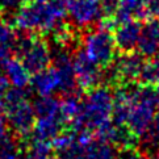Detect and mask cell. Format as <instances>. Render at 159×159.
<instances>
[{
    "mask_svg": "<svg viewBox=\"0 0 159 159\" xmlns=\"http://www.w3.org/2000/svg\"><path fill=\"white\" fill-rule=\"evenodd\" d=\"M67 13V3L63 0L25 4L17 9L13 17L15 26L21 32L48 34Z\"/></svg>",
    "mask_w": 159,
    "mask_h": 159,
    "instance_id": "1",
    "label": "cell"
},
{
    "mask_svg": "<svg viewBox=\"0 0 159 159\" xmlns=\"http://www.w3.org/2000/svg\"><path fill=\"white\" fill-rule=\"evenodd\" d=\"M113 108V92L111 86H98L86 92L82 101L80 122L83 128L96 130L109 120Z\"/></svg>",
    "mask_w": 159,
    "mask_h": 159,
    "instance_id": "2",
    "label": "cell"
},
{
    "mask_svg": "<svg viewBox=\"0 0 159 159\" xmlns=\"http://www.w3.org/2000/svg\"><path fill=\"white\" fill-rule=\"evenodd\" d=\"M83 49L103 70H107L117 59V46L115 37L109 30L99 29L87 33L83 38Z\"/></svg>",
    "mask_w": 159,
    "mask_h": 159,
    "instance_id": "3",
    "label": "cell"
},
{
    "mask_svg": "<svg viewBox=\"0 0 159 159\" xmlns=\"http://www.w3.org/2000/svg\"><path fill=\"white\" fill-rule=\"evenodd\" d=\"M72 65L75 71L78 87L84 93L100 86L103 80V69L89 58L84 49H76L72 55Z\"/></svg>",
    "mask_w": 159,
    "mask_h": 159,
    "instance_id": "4",
    "label": "cell"
},
{
    "mask_svg": "<svg viewBox=\"0 0 159 159\" xmlns=\"http://www.w3.org/2000/svg\"><path fill=\"white\" fill-rule=\"evenodd\" d=\"M143 66V57L139 53H121V57L115 61L109 69V79L112 86L135 83L139 79V74Z\"/></svg>",
    "mask_w": 159,
    "mask_h": 159,
    "instance_id": "5",
    "label": "cell"
},
{
    "mask_svg": "<svg viewBox=\"0 0 159 159\" xmlns=\"http://www.w3.org/2000/svg\"><path fill=\"white\" fill-rule=\"evenodd\" d=\"M5 113H7L9 128L16 137L20 139L29 138L37 121L34 108L29 101L26 100L24 103L11 108V109H7Z\"/></svg>",
    "mask_w": 159,
    "mask_h": 159,
    "instance_id": "6",
    "label": "cell"
},
{
    "mask_svg": "<svg viewBox=\"0 0 159 159\" xmlns=\"http://www.w3.org/2000/svg\"><path fill=\"white\" fill-rule=\"evenodd\" d=\"M67 12L72 24L82 29L103 17L100 0H67Z\"/></svg>",
    "mask_w": 159,
    "mask_h": 159,
    "instance_id": "7",
    "label": "cell"
},
{
    "mask_svg": "<svg viewBox=\"0 0 159 159\" xmlns=\"http://www.w3.org/2000/svg\"><path fill=\"white\" fill-rule=\"evenodd\" d=\"M155 108H157L155 103L142 100V99H138L132 105V109H130L128 121H126V126L139 139L145 134L146 130L149 129L152 120H154Z\"/></svg>",
    "mask_w": 159,
    "mask_h": 159,
    "instance_id": "8",
    "label": "cell"
},
{
    "mask_svg": "<svg viewBox=\"0 0 159 159\" xmlns=\"http://www.w3.org/2000/svg\"><path fill=\"white\" fill-rule=\"evenodd\" d=\"M53 66L58 71L59 75V92L62 95L75 93L78 83L75 78V71H74L72 57L67 53V49H62L53 55Z\"/></svg>",
    "mask_w": 159,
    "mask_h": 159,
    "instance_id": "9",
    "label": "cell"
},
{
    "mask_svg": "<svg viewBox=\"0 0 159 159\" xmlns=\"http://www.w3.org/2000/svg\"><path fill=\"white\" fill-rule=\"evenodd\" d=\"M141 22L139 20H126L120 22L113 30V37L117 50L120 53H130L137 49L141 34Z\"/></svg>",
    "mask_w": 159,
    "mask_h": 159,
    "instance_id": "10",
    "label": "cell"
},
{
    "mask_svg": "<svg viewBox=\"0 0 159 159\" xmlns=\"http://www.w3.org/2000/svg\"><path fill=\"white\" fill-rule=\"evenodd\" d=\"M137 49L143 58H152L159 53V19H147L142 25Z\"/></svg>",
    "mask_w": 159,
    "mask_h": 159,
    "instance_id": "11",
    "label": "cell"
},
{
    "mask_svg": "<svg viewBox=\"0 0 159 159\" xmlns=\"http://www.w3.org/2000/svg\"><path fill=\"white\" fill-rule=\"evenodd\" d=\"M59 75L54 66H50L48 69L34 74L32 78L33 89L38 93V96H50L55 91H59Z\"/></svg>",
    "mask_w": 159,
    "mask_h": 159,
    "instance_id": "12",
    "label": "cell"
},
{
    "mask_svg": "<svg viewBox=\"0 0 159 159\" xmlns=\"http://www.w3.org/2000/svg\"><path fill=\"white\" fill-rule=\"evenodd\" d=\"M82 115V101L74 93L63 95L59 105V116L67 128L78 129Z\"/></svg>",
    "mask_w": 159,
    "mask_h": 159,
    "instance_id": "13",
    "label": "cell"
},
{
    "mask_svg": "<svg viewBox=\"0 0 159 159\" xmlns=\"http://www.w3.org/2000/svg\"><path fill=\"white\" fill-rule=\"evenodd\" d=\"M3 69L5 70V75L13 87L25 88L29 86V83H32V74L20 58L16 57L9 58L3 65Z\"/></svg>",
    "mask_w": 159,
    "mask_h": 159,
    "instance_id": "14",
    "label": "cell"
},
{
    "mask_svg": "<svg viewBox=\"0 0 159 159\" xmlns=\"http://www.w3.org/2000/svg\"><path fill=\"white\" fill-rule=\"evenodd\" d=\"M65 124L62 121L59 115L57 116H46V117H38L34 129H33V138L50 141L54 139L65 128Z\"/></svg>",
    "mask_w": 159,
    "mask_h": 159,
    "instance_id": "15",
    "label": "cell"
},
{
    "mask_svg": "<svg viewBox=\"0 0 159 159\" xmlns=\"http://www.w3.org/2000/svg\"><path fill=\"white\" fill-rule=\"evenodd\" d=\"M117 22H124L126 20H147L151 16L147 12L143 0H120V5L115 15Z\"/></svg>",
    "mask_w": 159,
    "mask_h": 159,
    "instance_id": "16",
    "label": "cell"
},
{
    "mask_svg": "<svg viewBox=\"0 0 159 159\" xmlns=\"http://www.w3.org/2000/svg\"><path fill=\"white\" fill-rule=\"evenodd\" d=\"M115 149L109 142L93 138L92 142L86 147V159H113Z\"/></svg>",
    "mask_w": 159,
    "mask_h": 159,
    "instance_id": "17",
    "label": "cell"
},
{
    "mask_svg": "<svg viewBox=\"0 0 159 159\" xmlns=\"http://www.w3.org/2000/svg\"><path fill=\"white\" fill-rule=\"evenodd\" d=\"M59 105L61 100L50 96H39L34 100L33 108L37 117H46V116H57L59 115Z\"/></svg>",
    "mask_w": 159,
    "mask_h": 159,
    "instance_id": "18",
    "label": "cell"
},
{
    "mask_svg": "<svg viewBox=\"0 0 159 159\" xmlns=\"http://www.w3.org/2000/svg\"><path fill=\"white\" fill-rule=\"evenodd\" d=\"M24 149L21 147L20 138L16 135H5L0 141V159H21Z\"/></svg>",
    "mask_w": 159,
    "mask_h": 159,
    "instance_id": "19",
    "label": "cell"
},
{
    "mask_svg": "<svg viewBox=\"0 0 159 159\" xmlns=\"http://www.w3.org/2000/svg\"><path fill=\"white\" fill-rule=\"evenodd\" d=\"M138 80L145 86H155L159 82V57L155 55L143 62Z\"/></svg>",
    "mask_w": 159,
    "mask_h": 159,
    "instance_id": "20",
    "label": "cell"
},
{
    "mask_svg": "<svg viewBox=\"0 0 159 159\" xmlns=\"http://www.w3.org/2000/svg\"><path fill=\"white\" fill-rule=\"evenodd\" d=\"M142 143L149 150H157L159 147V115H155L149 129L141 137Z\"/></svg>",
    "mask_w": 159,
    "mask_h": 159,
    "instance_id": "21",
    "label": "cell"
},
{
    "mask_svg": "<svg viewBox=\"0 0 159 159\" xmlns=\"http://www.w3.org/2000/svg\"><path fill=\"white\" fill-rule=\"evenodd\" d=\"M28 100V92L24 88H20V87H12L9 88L7 92L4 95V111L11 109L16 105H19L21 103Z\"/></svg>",
    "mask_w": 159,
    "mask_h": 159,
    "instance_id": "22",
    "label": "cell"
},
{
    "mask_svg": "<svg viewBox=\"0 0 159 159\" xmlns=\"http://www.w3.org/2000/svg\"><path fill=\"white\" fill-rule=\"evenodd\" d=\"M55 154L58 159H86V147L79 143L76 137V141L74 143H71L63 150L55 152Z\"/></svg>",
    "mask_w": 159,
    "mask_h": 159,
    "instance_id": "23",
    "label": "cell"
},
{
    "mask_svg": "<svg viewBox=\"0 0 159 159\" xmlns=\"http://www.w3.org/2000/svg\"><path fill=\"white\" fill-rule=\"evenodd\" d=\"M13 25H11L4 19H0V45L7 43V42H13L16 34L13 33Z\"/></svg>",
    "mask_w": 159,
    "mask_h": 159,
    "instance_id": "24",
    "label": "cell"
},
{
    "mask_svg": "<svg viewBox=\"0 0 159 159\" xmlns=\"http://www.w3.org/2000/svg\"><path fill=\"white\" fill-rule=\"evenodd\" d=\"M100 5L103 16H115L120 5V0H100Z\"/></svg>",
    "mask_w": 159,
    "mask_h": 159,
    "instance_id": "25",
    "label": "cell"
},
{
    "mask_svg": "<svg viewBox=\"0 0 159 159\" xmlns=\"http://www.w3.org/2000/svg\"><path fill=\"white\" fill-rule=\"evenodd\" d=\"M22 0H0V11L2 13H11L15 9L20 8Z\"/></svg>",
    "mask_w": 159,
    "mask_h": 159,
    "instance_id": "26",
    "label": "cell"
},
{
    "mask_svg": "<svg viewBox=\"0 0 159 159\" xmlns=\"http://www.w3.org/2000/svg\"><path fill=\"white\" fill-rule=\"evenodd\" d=\"M9 89V80L7 76H4L0 74V100L4 99L5 92Z\"/></svg>",
    "mask_w": 159,
    "mask_h": 159,
    "instance_id": "27",
    "label": "cell"
},
{
    "mask_svg": "<svg viewBox=\"0 0 159 159\" xmlns=\"http://www.w3.org/2000/svg\"><path fill=\"white\" fill-rule=\"evenodd\" d=\"M5 135H7V124H5V118L3 117V112H0V141Z\"/></svg>",
    "mask_w": 159,
    "mask_h": 159,
    "instance_id": "28",
    "label": "cell"
},
{
    "mask_svg": "<svg viewBox=\"0 0 159 159\" xmlns=\"http://www.w3.org/2000/svg\"><path fill=\"white\" fill-rule=\"evenodd\" d=\"M155 93H157V107L159 108V82L155 84Z\"/></svg>",
    "mask_w": 159,
    "mask_h": 159,
    "instance_id": "29",
    "label": "cell"
},
{
    "mask_svg": "<svg viewBox=\"0 0 159 159\" xmlns=\"http://www.w3.org/2000/svg\"><path fill=\"white\" fill-rule=\"evenodd\" d=\"M25 3L28 4H36V3H43V2H48V0H24Z\"/></svg>",
    "mask_w": 159,
    "mask_h": 159,
    "instance_id": "30",
    "label": "cell"
},
{
    "mask_svg": "<svg viewBox=\"0 0 159 159\" xmlns=\"http://www.w3.org/2000/svg\"><path fill=\"white\" fill-rule=\"evenodd\" d=\"M154 159H159V147L157 149V151H155V155H154Z\"/></svg>",
    "mask_w": 159,
    "mask_h": 159,
    "instance_id": "31",
    "label": "cell"
},
{
    "mask_svg": "<svg viewBox=\"0 0 159 159\" xmlns=\"http://www.w3.org/2000/svg\"><path fill=\"white\" fill-rule=\"evenodd\" d=\"M157 16H158V17H159V9H158V13H157Z\"/></svg>",
    "mask_w": 159,
    "mask_h": 159,
    "instance_id": "32",
    "label": "cell"
},
{
    "mask_svg": "<svg viewBox=\"0 0 159 159\" xmlns=\"http://www.w3.org/2000/svg\"><path fill=\"white\" fill-rule=\"evenodd\" d=\"M0 67H3V65H2V62H0Z\"/></svg>",
    "mask_w": 159,
    "mask_h": 159,
    "instance_id": "33",
    "label": "cell"
},
{
    "mask_svg": "<svg viewBox=\"0 0 159 159\" xmlns=\"http://www.w3.org/2000/svg\"><path fill=\"white\" fill-rule=\"evenodd\" d=\"M0 16H2V11H0Z\"/></svg>",
    "mask_w": 159,
    "mask_h": 159,
    "instance_id": "34",
    "label": "cell"
},
{
    "mask_svg": "<svg viewBox=\"0 0 159 159\" xmlns=\"http://www.w3.org/2000/svg\"><path fill=\"white\" fill-rule=\"evenodd\" d=\"M63 2H66V3H67V0H63Z\"/></svg>",
    "mask_w": 159,
    "mask_h": 159,
    "instance_id": "35",
    "label": "cell"
}]
</instances>
